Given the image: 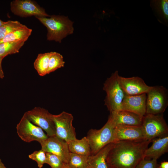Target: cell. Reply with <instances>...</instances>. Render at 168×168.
<instances>
[{"instance_id": "obj_1", "label": "cell", "mask_w": 168, "mask_h": 168, "mask_svg": "<svg viewBox=\"0 0 168 168\" xmlns=\"http://www.w3.org/2000/svg\"><path fill=\"white\" fill-rule=\"evenodd\" d=\"M152 140L122 141L113 143L106 159L108 168H135Z\"/></svg>"}, {"instance_id": "obj_2", "label": "cell", "mask_w": 168, "mask_h": 168, "mask_svg": "<svg viewBox=\"0 0 168 168\" xmlns=\"http://www.w3.org/2000/svg\"><path fill=\"white\" fill-rule=\"evenodd\" d=\"M47 28V40L61 43L62 40L73 33V22L67 16L52 15L49 17H35Z\"/></svg>"}, {"instance_id": "obj_3", "label": "cell", "mask_w": 168, "mask_h": 168, "mask_svg": "<svg viewBox=\"0 0 168 168\" xmlns=\"http://www.w3.org/2000/svg\"><path fill=\"white\" fill-rule=\"evenodd\" d=\"M119 76L118 71H116L103 84V89L106 93L105 105L110 112L121 110L122 104L126 95L120 85Z\"/></svg>"}, {"instance_id": "obj_4", "label": "cell", "mask_w": 168, "mask_h": 168, "mask_svg": "<svg viewBox=\"0 0 168 168\" xmlns=\"http://www.w3.org/2000/svg\"><path fill=\"white\" fill-rule=\"evenodd\" d=\"M115 126L109 116L105 125L99 129H91L86 136L91 149V155H93L107 145L114 142V133Z\"/></svg>"}, {"instance_id": "obj_5", "label": "cell", "mask_w": 168, "mask_h": 168, "mask_svg": "<svg viewBox=\"0 0 168 168\" xmlns=\"http://www.w3.org/2000/svg\"><path fill=\"white\" fill-rule=\"evenodd\" d=\"M146 95V114H163L168 105L167 89L162 86H152Z\"/></svg>"}, {"instance_id": "obj_6", "label": "cell", "mask_w": 168, "mask_h": 168, "mask_svg": "<svg viewBox=\"0 0 168 168\" xmlns=\"http://www.w3.org/2000/svg\"><path fill=\"white\" fill-rule=\"evenodd\" d=\"M141 125L147 140H152L168 134V126L163 114H146L142 117Z\"/></svg>"}, {"instance_id": "obj_7", "label": "cell", "mask_w": 168, "mask_h": 168, "mask_svg": "<svg viewBox=\"0 0 168 168\" xmlns=\"http://www.w3.org/2000/svg\"><path fill=\"white\" fill-rule=\"evenodd\" d=\"M24 114L33 124L44 130L49 137L56 136L53 114L48 110L36 107Z\"/></svg>"}, {"instance_id": "obj_8", "label": "cell", "mask_w": 168, "mask_h": 168, "mask_svg": "<svg viewBox=\"0 0 168 168\" xmlns=\"http://www.w3.org/2000/svg\"><path fill=\"white\" fill-rule=\"evenodd\" d=\"M16 129L19 137L26 142L37 141L40 143L49 137L42 128L31 122L24 114L17 124Z\"/></svg>"}, {"instance_id": "obj_9", "label": "cell", "mask_w": 168, "mask_h": 168, "mask_svg": "<svg viewBox=\"0 0 168 168\" xmlns=\"http://www.w3.org/2000/svg\"><path fill=\"white\" fill-rule=\"evenodd\" d=\"M10 9L14 15L21 17L32 16L49 17L45 9L32 0H14L11 2Z\"/></svg>"}, {"instance_id": "obj_10", "label": "cell", "mask_w": 168, "mask_h": 168, "mask_svg": "<svg viewBox=\"0 0 168 168\" xmlns=\"http://www.w3.org/2000/svg\"><path fill=\"white\" fill-rule=\"evenodd\" d=\"M56 136L67 143L76 138L75 128L72 125L73 117L68 113L63 111L57 115L53 114Z\"/></svg>"}, {"instance_id": "obj_11", "label": "cell", "mask_w": 168, "mask_h": 168, "mask_svg": "<svg viewBox=\"0 0 168 168\" xmlns=\"http://www.w3.org/2000/svg\"><path fill=\"white\" fill-rule=\"evenodd\" d=\"M41 149L46 152L53 154L59 157L65 164L68 161L70 152L68 143L56 136L48 137L40 143Z\"/></svg>"}, {"instance_id": "obj_12", "label": "cell", "mask_w": 168, "mask_h": 168, "mask_svg": "<svg viewBox=\"0 0 168 168\" xmlns=\"http://www.w3.org/2000/svg\"><path fill=\"white\" fill-rule=\"evenodd\" d=\"M145 139L141 126L121 125L115 127L114 133V142L122 141H139Z\"/></svg>"}, {"instance_id": "obj_13", "label": "cell", "mask_w": 168, "mask_h": 168, "mask_svg": "<svg viewBox=\"0 0 168 168\" xmlns=\"http://www.w3.org/2000/svg\"><path fill=\"white\" fill-rule=\"evenodd\" d=\"M119 80L124 92L128 95L147 93L152 87L147 85L142 78L138 76L125 77L119 75Z\"/></svg>"}, {"instance_id": "obj_14", "label": "cell", "mask_w": 168, "mask_h": 168, "mask_svg": "<svg viewBox=\"0 0 168 168\" xmlns=\"http://www.w3.org/2000/svg\"><path fill=\"white\" fill-rule=\"evenodd\" d=\"M146 93L126 95L122 104L121 110L130 112L142 117L146 114Z\"/></svg>"}, {"instance_id": "obj_15", "label": "cell", "mask_w": 168, "mask_h": 168, "mask_svg": "<svg viewBox=\"0 0 168 168\" xmlns=\"http://www.w3.org/2000/svg\"><path fill=\"white\" fill-rule=\"evenodd\" d=\"M115 126L121 125L141 126L142 117L133 113L120 110L110 112L109 116Z\"/></svg>"}, {"instance_id": "obj_16", "label": "cell", "mask_w": 168, "mask_h": 168, "mask_svg": "<svg viewBox=\"0 0 168 168\" xmlns=\"http://www.w3.org/2000/svg\"><path fill=\"white\" fill-rule=\"evenodd\" d=\"M152 145L145 151L144 157L145 159L157 160L168 151V136L166 134L152 140Z\"/></svg>"}, {"instance_id": "obj_17", "label": "cell", "mask_w": 168, "mask_h": 168, "mask_svg": "<svg viewBox=\"0 0 168 168\" xmlns=\"http://www.w3.org/2000/svg\"><path fill=\"white\" fill-rule=\"evenodd\" d=\"M113 144L110 143L96 154L90 156L88 159L89 168H108L106 159Z\"/></svg>"}, {"instance_id": "obj_18", "label": "cell", "mask_w": 168, "mask_h": 168, "mask_svg": "<svg viewBox=\"0 0 168 168\" xmlns=\"http://www.w3.org/2000/svg\"><path fill=\"white\" fill-rule=\"evenodd\" d=\"M68 144L70 152L87 156H90V146L86 137L81 139L76 138L69 141Z\"/></svg>"}, {"instance_id": "obj_19", "label": "cell", "mask_w": 168, "mask_h": 168, "mask_svg": "<svg viewBox=\"0 0 168 168\" xmlns=\"http://www.w3.org/2000/svg\"><path fill=\"white\" fill-rule=\"evenodd\" d=\"M32 30L26 26L7 35L0 40V44L8 42L24 41L26 42L31 35Z\"/></svg>"}, {"instance_id": "obj_20", "label": "cell", "mask_w": 168, "mask_h": 168, "mask_svg": "<svg viewBox=\"0 0 168 168\" xmlns=\"http://www.w3.org/2000/svg\"><path fill=\"white\" fill-rule=\"evenodd\" d=\"M52 52L39 54L34 62V67L40 76L47 74L49 60Z\"/></svg>"}, {"instance_id": "obj_21", "label": "cell", "mask_w": 168, "mask_h": 168, "mask_svg": "<svg viewBox=\"0 0 168 168\" xmlns=\"http://www.w3.org/2000/svg\"><path fill=\"white\" fill-rule=\"evenodd\" d=\"M24 41L8 42L0 44V56L4 58L8 55L18 53L24 44Z\"/></svg>"}, {"instance_id": "obj_22", "label": "cell", "mask_w": 168, "mask_h": 168, "mask_svg": "<svg viewBox=\"0 0 168 168\" xmlns=\"http://www.w3.org/2000/svg\"><path fill=\"white\" fill-rule=\"evenodd\" d=\"M89 156L70 152L68 161L66 166L68 168H89Z\"/></svg>"}, {"instance_id": "obj_23", "label": "cell", "mask_w": 168, "mask_h": 168, "mask_svg": "<svg viewBox=\"0 0 168 168\" xmlns=\"http://www.w3.org/2000/svg\"><path fill=\"white\" fill-rule=\"evenodd\" d=\"M151 5L159 16L167 23L168 19V1L152 0Z\"/></svg>"}, {"instance_id": "obj_24", "label": "cell", "mask_w": 168, "mask_h": 168, "mask_svg": "<svg viewBox=\"0 0 168 168\" xmlns=\"http://www.w3.org/2000/svg\"><path fill=\"white\" fill-rule=\"evenodd\" d=\"M26 26L17 21H5L0 26V40L8 34Z\"/></svg>"}, {"instance_id": "obj_25", "label": "cell", "mask_w": 168, "mask_h": 168, "mask_svg": "<svg viewBox=\"0 0 168 168\" xmlns=\"http://www.w3.org/2000/svg\"><path fill=\"white\" fill-rule=\"evenodd\" d=\"M64 64L63 56L57 52H52L49 60L47 74H49L59 68L63 67Z\"/></svg>"}, {"instance_id": "obj_26", "label": "cell", "mask_w": 168, "mask_h": 168, "mask_svg": "<svg viewBox=\"0 0 168 168\" xmlns=\"http://www.w3.org/2000/svg\"><path fill=\"white\" fill-rule=\"evenodd\" d=\"M46 153L45 152L41 149L39 150L34 151L29 155L28 156L29 158L37 162L39 168H41L44 164L46 163Z\"/></svg>"}, {"instance_id": "obj_27", "label": "cell", "mask_w": 168, "mask_h": 168, "mask_svg": "<svg viewBox=\"0 0 168 168\" xmlns=\"http://www.w3.org/2000/svg\"><path fill=\"white\" fill-rule=\"evenodd\" d=\"M46 164L49 165L51 168H64L65 164L57 156L50 153L46 152Z\"/></svg>"}, {"instance_id": "obj_28", "label": "cell", "mask_w": 168, "mask_h": 168, "mask_svg": "<svg viewBox=\"0 0 168 168\" xmlns=\"http://www.w3.org/2000/svg\"><path fill=\"white\" fill-rule=\"evenodd\" d=\"M156 159H143L137 165L135 168H158Z\"/></svg>"}, {"instance_id": "obj_29", "label": "cell", "mask_w": 168, "mask_h": 168, "mask_svg": "<svg viewBox=\"0 0 168 168\" xmlns=\"http://www.w3.org/2000/svg\"><path fill=\"white\" fill-rule=\"evenodd\" d=\"M4 58L3 57L0 56V78L1 79H2L4 76L2 66V60Z\"/></svg>"}, {"instance_id": "obj_30", "label": "cell", "mask_w": 168, "mask_h": 168, "mask_svg": "<svg viewBox=\"0 0 168 168\" xmlns=\"http://www.w3.org/2000/svg\"><path fill=\"white\" fill-rule=\"evenodd\" d=\"M158 168H168V162L166 161L161 162Z\"/></svg>"}, {"instance_id": "obj_31", "label": "cell", "mask_w": 168, "mask_h": 168, "mask_svg": "<svg viewBox=\"0 0 168 168\" xmlns=\"http://www.w3.org/2000/svg\"><path fill=\"white\" fill-rule=\"evenodd\" d=\"M0 168H7L3 163L1 159H0Z\"/></svg>"}, {"instance_id": "obj_32", "label": "cell", "mask_w": 168, "mask_h": 168, "mask_svg": "<svg viewBox=\"0 0 168 168\" xmlns=\"http://www.w3.org/2000/svg\"><path fill=\"white\" fill-rule=\"evenodd\" d=\"M5 21H3L0 19V26H1L4 23Z\"/></svg>"}, {"instance_id": "obj_33", "label": "cell", "mask_w": 168, "mask_h": 168, "mask_svg": "<svg viewBox=\"0 0 168 168\" xmlns=\"http://www.w3.org/2000/svg\"><path fill=\"white\" fill-rule=\"evenodd\" d=\"M64 168H68L66 166V165H65V167H64Z\"/></svg>"}]
</instances>
